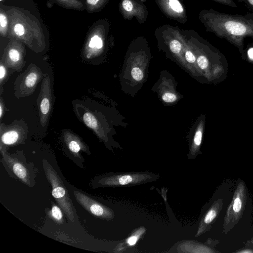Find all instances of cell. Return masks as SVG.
<instances>
[{"instance_id": "1", "label": "cell", "mask_w": 253, "mask_h": 253, "mask_svg": "<svg viewBox=\"0 0 253 253\" xmlns=\"http://www.w3.org/2000/svg\"><path fill=\"white\" fill-rule=\"evenodd\" d=\"M201 20L208 31L225 39L245 56L244 39L253 38V13L232 15L210 9L202 11Z\"/></svg>"}, {"instance_id": "2", "label": "cell", "mask_w": 253, "mask_h": 253, "mask_svg": "<svg viewBox=\"0 0 253 253\" xmlns=\"http://www.w3.org/2000/svg\"><path fill=\"white\" fill-rule=\"evenodd\" d=\"M7 13L9 19L7 37L18 41L36 52L45 47V38L38 19L29 11L12 7Z\"/></svg>"}, {"instance_id": "3", "label": "cell", "mask_w": 253, "mask_h": 253, "mask_svg": "<svg viewBox=\"0 0 253 253\" xmlns=\"http://www.w3.org/2000/svg\"><path fill=\"white\" fill-rule=\"evenodd\" d=\"M43 167L46 178L52 187V195L71 222H74L76 211L63 181L48 162L43 160Z\"/></svg>"}, {"instance_id": "4", "label": "cell", "mask_w": 253, "mask_h": 253, "mask_svg": "<svg viewBox=\"0 0 253 253\" xmlns=\"http://www.w3.org/2000/svg\"><path fill=\"white\" fill-rule=\"evenodd\" d=\"M247 202V190L245 183L239 182L230 204L227 209L224 219L223 232L230 231L241 218Z\"/></svg>"}, {"instance_id": "5", "label": "cell", "mask_w": 253, "mask_h": 253, "mask_svg": "<svg viewBox=\"0 0 253 253\" xmlns=\"http://www.w3.org/2000/svg\"><path fill=\"white\" fill-rule=\"evenodd\" d=\"M23 43L16 40H12L5 48L1 62L7 67L21 70L24 66L25 48Z\"/></svg>"}, {"instance_id": "6", "label": "cell", "mask_w": 253, "mask_h": 253, "mask_svg": "<svg viewBox=\"0 0 253 253\" xmlns=\"http://www.w3.org/2000/svg\"><path fill=\"white\" fill-rule=\"evenodd\" d=\"M73 193L77 202L94 216L105 219L113 217L114 213L111 209L81 192L74 190Z\"/></svg>"}, {"instance_id": "7", "label": "cell", "mask_w": 253, "mask_h": 253, "mask_svg": "<svg viewBox=\"0 0 253 253\" xmlns=\"http://www.w3.org/2000/svg\"><path fill=\"white\" fill-rule=\"evenodd\" d=\"M51 100L50 78L49 76H47L43 80L41 94L38 100L40 121L43 126H44L48 120L51 108Z\"/></svg>"}, {"instance_id": "8", "label": "cell", "mask_w": 253, "mask_h": 253, "mask_svg": "<svg viewBox=\"0 0 253 253\" xmlns=\"http://www.w3.org/2000/svg\"><path fill=\"white\" fill-rule=\"evenodd\" d=\"M41 73L40 70L36 66L32 67L25 72L21 78L19 87L21 95H28L34 91L41 78Z\"/></svg>"}, {"instance_id": "9", "label": "cell", "mask_w": 253, "mask_h": 253, "mask_svg": "<svg viewBox=\"0 0 253 253\" xmlns=\"http://www.w3.org/2000/svg\"><path fill=\"white\" fill-rule=\"evenodd\" d=\"M103 28L97 25L89 32L85 46L87 58L100 50L103 46Z\"/></svg>"}, {"instance_id": "10", "label": "cell", "mask_w": 253, "mask_h": 253, "mask_svg": "<svg viewBox=\"0 0 253 253\" xmlns=\"http://www.w3.org/2000/svg\"><path fill=\"white\" fill-rule=\"evenodd\" d=\"M148 177V175L144 174L118 175L102 178L99 181V183L105 186L125 185L144 181Z\"/></svg>"}, {"instance_id": "11", "label": "cell", "mask_w": 253, "mask_h": 253, "mask_svg": "<svg viewBox=\"0 0 253 253\" xmlns=\"http://www.w3.org/2000/svg\"><path fill=\"white\" fill-rule=\"evenodd\" d=\"M223 207V201L220 198L216 200L202 219L197 232V236L210 228L211 224L217 218Z\"/></svg>"}, {"instance_id": "12", "label": "cell", "mask_w": 253, "mask_h": 253, "mask_svg": "<svg viewBox=\"0 0 253 253\" xmlns=\"http://www.w3.org/2000/svg\"><path fill=\"white\" fill-rule=\"evenodd\" d=\"M3 159L13 173L23 183L30 184V173L27 168L22 163L12 158L1 151Z\"/></svg>"}, {"instance_id": "13", "label": "cell", "mask_w": 253, "mask_h": 253, "mask_svg": "<svg viewBox=\"0 0 253 253\" xmlns=\"http://www.w3.org/2000/svg\"><path fill=\"white\" fill-rule=\"evenodd\" d=\"M65 141L69 150L75 156L79 157V153L81 150H86L82 142L75 136L67 135L65 137Z\"/></svg>"}, {"instance_id": "14", "label": "cell", "mask_w": 253, "mask_h": 253, "mask_svg": "<svg viewBox=\"0 0 253 253\" xmlns=\"http://www.w3.org/2000/svg\"><path fill=\"white\" fill-rule=\"evenodd\" d=\"M20 138V135L18 131L15 129H9L1 134V142L6 145L16 143Z\"/></svg>"}, {"instance_id": "15", "label": "cell", "mask_w": 253, "mask_h": 253, "mask_svg": "<svg viewBox=\"0 0 253 253\" xmlns=\"http://www.w3.org/2000/svg\"><path fill=\"white\" fill-rule=\"evenodd\" d=\"M165 7L173 15L178 16L184 14L183 7L178 0H166Z\"/></svg>"}, {"instance_id": "16", "label": "cell", "mask_w": 253, "mask_h": 253, "mask_svg": "<svg viewBox=\"0 0 253 253\" xmlns=\"http://www.w3.org/2000/svg\"><path fill=\"white\" fill-rule=\"evenodd\" d=\"M9 19L7 12L0 8V35L3 37H7Z\"/></svg>"}, {"instance_id": "17", "label": "cell", "mask_w": 253, "mask_h": 253, "mask_svg": "<svg viewBox=\"0 0 253 253\" xmlns=\"http://www.w3.org/2000/svg\"><path fill=\"white\" fill-rule=\"evenodd\" d=\"M62 6L76 10H83L84 6L79 0H56Z\"/></svg>"}, {"instance_id": "18", "label": "cell", "mask_w": 253, "mask_h": 253, "mask_svg": "<svg viewBox=\"0 0 253 253\" xmlns=\"http://www.w3.org/2000/svg\"><path fill=\"white\" fill-rule=\"evenodd\" d=\"M107 0H85L86 9L89 12H96L101 8Z\"/></svg>"}, {"instance_id": "19", "label": "cell", "mask_w": 253, "mask_h": 253, "mask_svg": "<svg viewBox=\"0 0 253 253\" xmlns=\"http://www.w3.org/2000/svg\"><path fill=\"white\" fill-rule=\"evenodd\" d=\"M50 216L52 219L58 224L63 223V213L60 208L57 205L52 207L49 211Z\"/></svg>"}, {"instance_id": "20", "label": "cell", "mask_w": 253, "mask_h": 253, "mask_svg": "<svg viewBox=\"0 0 253 253\" xmlns=\"http://www.w3.org/2000/svg\"><path fill=\"white\" fill-rule=\"evenodd\" d=\"M83 120L86 125L97 131V122L95 117L90 113L86 112L83 116Z\"/></svg>"}, {"instance_id": "21", "label": "cell", "mask_w": 253, "mask_h": 253, "mask_svg": "<svg viewBox=\"0 0 253 253\" xmlns=\"http://www.w3.org/2000/svg\"><path fill=\"white\" fill-rule=\"evenodd\" d=\"M145 231L144 229L140 228L137 231V233H135L129 237H128L126 242L128 245L131 246L134 245L137 242L140 235Z\"/></svg>"}, {"instance_id": "22", "label": "cell", "mask_w": 253, "mask_h": 253, "mask_svg": "<svg viewBox=\"0 0 253 253\" xmlns=\"http://www.w3.org/2000/svg\"><path fill=\"white\" fill-rule=\"evenodd\" d=\"M198 66L202 70L207 69L209 65V60L208 57L204 55H200L197 60Z\"/></svg>"}, {"instance_id": "23", "label": "cell", "mask_w": 253, "mask_h": 253, "mask_svg": "<svg viewBox=\"0 0 253 253\" xmlns=\"http://www.w3.org/2000/svg\"><path fill=\"white\" fill-rule=\"evenodd\" d=\"M202 126H201L199 129L196 131L194 137V143L195 147L197 148L200 147L202 140L203 136V131L202 130Z\"/></svg>"}, {"instance_id": "24", "label": "cell", "mask_w": 253, "mask_h": 253, "mask_svg": "<svg viewBox=\"0 0 253 253\" xmlns=\"http://www.w3.org/2000/svg\"><path fill=\"white\" fill-rule=\"evenodd\" d=\"M170 50L174 53H179L181 48V45L177 40H173L171 41L169 44Z\"/></svg>"}, {"instance_id": "25", "label": "cell", "mask_w": 253, "mask_h": 253, "mask_svg": "<svg viewBox=\"0 0 253 253\" xmlns=\"http://www.w3.org/2000/svg\"><path fill=\"white\" fill-rule=\"evenodd\" d=\"M132 78L136 81H141L143 77V74L141 70L138 67H134L131 70Z\"/></svg>"}, {"instance_id": "26", "label": "cell", "mask_w": 253, "mask_h": 253, "mask_svg": "<svg viewBox=\"0 0 253 253\" xmlns=\"http://www.w3.org/2000/svg\"><path fill=\"white\" fill-rule=\"evenodd\" d=\"M122 6L127 12H131L133 9V4L130 0H123Z\"/></svg>"}, {"instance_id": "27", "label": "cell", "mask_w": 253, "mask_h": 253, "mask_svg": "<svg viewBox=\"0 0 253 253\" xmlns=\"http://www.w3.org/2000/svg\"><path fill=\"white\" fill-rule=\"evenodd\" d=\"M162 99L166 102H172L176 100V96L172 93L167 92L163 95Z\"/></svg>"}, {"instance_id": "28", "label": "cell", "mask_w": 253, "mask_h": 253, "mask_svg": "<svg viewBox=\"0 0 253 253\" xmlns=\"http://www.w3.org/2000/svg\"><path fill=\"white\" fill-rule=\"evenodd\" d=\"M220 4L230 6L232 7H237V5L234 0H212Z\"/></svg>"}, {"instance_id": "29", "label": "cell", "mask_w": 253, "mask_h": 253, "mask_svg": "<svg viewBox=\"0 0 253 253\" xmlns=\"http://www.w3.org/2000/svg\"><path fill=\"white\" fill-rule=\"evenodd\" d=\"M185 58L186 60L189 63H194L196 60V58L193 53L187 50L185 53Z\"/></svg>"}, {"instance_id": "30", "label": "cell", "mask_w": 253, "mask_h": 253, "mask_svg": "<svg viewBox=\"0 0 253 253\" xmlns=\"http://www.w3.org/2000/svg\"><path fill=\"white\" fill-rule=\"evenodd\" d=\"M6 73V69L5 66H3V65H2V63L1 62L0 65V81L1 84L5 76Z\"/></svg>"}, {"instance_id": "31", "label": "cell", "mask_w": 253, "mask_h": 253, "mask_svg": "<svg viewBox=\"0 0 253 253\" xmlns=\"http://www.w3.org/2000/svg\"><path fill=\"white\" fill-rule=\"evenodd\" d=\"M247 55L249 58L253 61V46L250 47L247 51Z\"/></svg>"}, {"instance_id": "32", "label": "cell", "mask_w": 253, "mask_h": 253, "mask_svg": "<svg viewBox=\"0 0 253 253\" xmlns=\"http://www.w3.org/2000/svg\"><path fill=\"white\" fill-rule=\"evenodd\" d=\"M245 2L253 10V0H245Z\"/></svg>"}, {"instance_id": "33", "label": "cell", "mask_w": 253, "mask_h": 253, "mask_svg": "<svg viewBox=\"0 0 253 253\" xmlns=\"http://www.w3.org/2000/svg\"><path fill=\"white\" fill-rule=\"evenodd\" d=\"M2 104L1 103L0 104V117L1 118L2 117Z\"/></svg>"}, {"instance_id": "34", "label": "cell", "mask_w": 253, "mask_h": 253, "mask_svg": "<svg viewBox=\"0 0 253 253\" xmlns=\"http://www.w3.org/2000/svg\"><path fill=\"white\" fill-rule=\"evenodd\" d=\"M253 252L252 251H250V250H248V251H239V253H252Z\"/></svg>"}, {"instance_id": "35", "label": "cell", "mask_w": 253, "mask_h": 253, "mask_svg": "<svg viewBox=\"0 0 253 253\" xmlns=\"http://www.w3.org/2000/svg\"><path fill=\"white\" fill-rule=\"evenodd\" d=\"M237 0V1H238L239 2H245V0Z\"/></svg>"}, {"instance_id": "36", "label": "cell", "mask_w": 253, "mask_h": 253, "mask_svg": "<svg viewBox=\"0 0 253 253\" xmlns=\"http://www.w3.org/2000/svg\"><path fill=\"white\" fill-rule=\"evenodd\" d=\"M2 0H0V1H2Z\"/></svg>"}]
</instances>
